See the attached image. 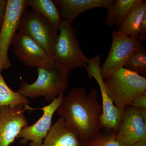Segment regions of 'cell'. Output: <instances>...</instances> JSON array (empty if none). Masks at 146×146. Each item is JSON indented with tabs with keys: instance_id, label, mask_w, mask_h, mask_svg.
<instances>
[{
	"instance_id": "6da1fadb",
	"label": "cell",
	"mask_w": 146,
	"mask_h": 146,
	"mask_svg": "<svg viewBox=\"0 0 146 146\" xmlns=\"http://www.w3.org/2000/svg\"><path fill=\"white\" fill-rule=\"evenodd\" d=\"M98 93L95 88L87 94L83 87L72 88L56 110L59 117L78 131L81 143L88 141L102 130V112Z\"/></svg>"
},
{
	"instance_id": "7a4b0ae2",
	"label": "cell",
	"mask_w": 146,
	"mask_h": 146,
	"mask_svg": "<svg viewBox=\"0 0 146 146\" xmlns=\"http://www.w3.org/2000/svg\"><path fill=\"white\" fill-rule=\"evenodd\" d=\"M36 69L38 77L36 81L29 84L20 77L21 86L17 92L26 98L44 97L50 103L59 94H64L68 88L70 70L54 61Z\"/></svg>"
},
{
	"instance_id": "3957f363",
	"label": "cell",
	"mask_w": 146,
	"mask_h": 146,
	"mask_svg": "<svg viewBox=\"0 0 146 146\" xmlns=\"http://www.w3.org/2000/svg\"><path fill=\"white\" fill-rule=\"evenodd\" d=\"M106 91L115 106L122 110L146 94V78L122 68L104 80Z\"/></svg>"
},
{
	"instance_id": "277c9868",
	"label": "cell",
	"mask_w": 146,
	"mask_h": 146,
	"mask_svg": "<svg viewBox=\"0 0 146 146\" xmlns=\"http://www.w3.org/2000/svg\"><path fill=\"white\" fill-rule=\"evenodd\" d=\"M53 60L69 70L86 68L89 59L80 48L72 24L63 21L59 28Z\"/></svg>"
},
{
	"instance_id": "5b68a950",
	"label": "cell",
	"mask_w": 146,
	"mask_h": 146,
	"mask_svg": "<svg viewBox=\"0 0 146 146\" xmlns=\"http://www.w3.org/2000/svg\"><path fill=\"white\" fill-rule=\"evenodd\" d=\"M18 32L30 37L53 59L58 32L38 13L27 9L21 17Z\"/></svg>"
},
{
	"instance_id": "8992f818",
	"label": "cell",
	"mask_w": 146,
	"mask_h": 146,
	"mask_svg": "<svg viewBox=\"0 0 146 146\" xmlns=\"http://www.w3.org/2000/svg\"><path fill=\"white\" fill-rule=\"evenodd\" d=\"M27 0H7L5 14L0 29V70L12 66L8 56V50L18 31L19 23Z\"/></svg>"
},
{
	"instance_id": "52a82bcc",
	"label": "cell",
	"mask_w": 146,
	"mask_h": 146,
	"mask_svg": "<svg viewBox=\"0 0 146 146\" xmlns=\"http://www.w3.org/2000/svg\"><path fill=\"white\" fill-rule=\"evenodd\" d=\"M100 63V55H97L89 59V63L85 68L88 77L91 79H95L100 90L102 100V112L100 118L102 129L116 132L121 123L124 110L115 106L108 94L104 80L101 74Z\"/></svg>"
},
{
	"instance_id": "ba28073f",
	"label": "cell",
	"mask_w": 146,
	"mask_h": 146,
	"mask_svg": "<svg viewBox=\"0 0 146 146\" xmlns=\"http://www.w3.org/2000/svg\"><path fill=\"white\" fill-rule=\"evenodd\" d=\"M112 39L109 54L101 67V74L104 80L113 72L123 68L128 58L142 46L146 37L140 35L137 36H126L114 30Z\"/></svg>"
},
{
	"instance_id": "9c48e42d",
	"label": "cell",
	"mask_w": 146,
	"mask_h": 146,
	"mask_svg": "<svg viewBox=\"0 0 146 146\" xmlns=\"http://www.w3.org/2000/svg\"><path fill=\"white\" fill-rule=\"evenodd\" d=\"M115 136L119 146H132L146 141V112L131 106L126 108Z\"/></svg>"
},
{
	"instance_id": "30bf717a",
	"label": "cell",
	"mask_w": 146,
	"mask_h": 146,
	"mask_svg": "<svg viewBox=\"0 0 146 146\" xmlns=\"http://www.w3.org/2000/svg\"><path fill=\"white\" fill-rule=\"evenodd\" d=\"M11 45L13 52L21 62L31 68H36L54 62L52 58L33 39L18 32Z\"/></svg>"
},
{
	"instance_id": "8fae6325",
	"label": "cell",
	"mask_w": 146,
	"mask_h": 146,
	"mask_svg": "<svg viewBox=\"0 0 146 146\" xmlns=\"http://www.w3.org/2000/svg\"><path fill=\"white\" fill-rule=\"evenodd\" d=\"M24 105L0 108V146H9L28 125Z\"/></svg>"
},
{
	"instance_id": "7c38bea8",
	"label": "cell",
	"mask_w": 146,
	"mask_h": 146,
	"mask_svg": "<svg viewBox=\"0 0 146 146\" xmlns=\"http://www.w3.org/2000/svg\"><path fill=\"white\" fill-rule=\"evenodd\" d=\"M64 97V94H59L49 104L39 108L43 111L42 117L34 124L23 128L17 137L22 138L20 143L26 144L31 141L35 145L42 143L51 126L54 114L62 103Z\"/></svg>"
},
{
	"instance_id": "4fadbf2b",
	"label": "cell",
	"mask_w": 146,
	"mask_h": 146,
	"mask_svg": "<svg viewBox=\"0 0 146 146\" xmlns=\"http://www.w3.org/2000/svg\"><path fill=\"white\" fill-rule=\"evenodd\" d=\"M28 146H82L78 131L66 122L63 118L51 125L42 143Z\"/></svg>"
},
{
	"instance_id": "5bb4252c",
	"label": "cell",
	"mask_w": 146,
	"mask_h": 146,
	"mask_svg": "<svg viewBox=\"0 0 146 146\" xmlns=\"http://www.w3.org/2000/svg\"><path fill=\"white\" fill-rule=\"evenodd\" d=\"M59 9L62 20L72 23L82 13L92 9L103 7L109 10L115 0H54Z\"/></svg>"
},
{
	"instance_id": "9a60e30c",
	"label": "cell",
	"mask_w": 146,
	"mask_h": 146,
	"mask_svg": "<svg viewBox=\"0 0 146 146\" xmlns=\"http://www.w3.org/2000/svg\"><path fill=\"white\" fill-rule=\"evenodd\" d=\"M28 7L38 13L58 32L63 22L59 9L54 0H27Z\"/></svg>"
},
{
	"instance_id": "2e32d148",
	"label": "cell",
	"mask_w": 146,
	"mask_h": 146,
	"mask_svg": "<svg viewBox=\"0 0 146 146\" xmlns=\"http://www.w3.org/2000/svg\"><path fill=\"white\" fill-rule=\"evenodd\" d=\"M146 13V1L142 0L128 13L117 31L126 36H138L141 22Z\"/></svg>"
},
{
	"instance_id": "e0dca14e",
	"label": "cell",
	"mask_w": 146,
	"mask_h": 146,
	"mask_svg": "<svg viewBox=\"0 0 146 146\" xmlns=\"http://www.w3.org/2000/svg\"><path fill=\"white\" fill-rule=\"evenodd\" d=\"M142 1L115 0L111 8L108 10L105 25L110 27L116 26L119 28L131 10Z\"/></svg>"
},
{
	"instance_id": "ac0fdd59",
	"label": "cell",
	"mask_w": 146,
	"mask_h": 146,
	"mask_svg": "<svg viewBox=\"0 0 146 146\" xmlns=\"http://www.w3.org/2000/svg\"><path fill=\"white\" fill-rule=\"evenodd\" d=\"M0 70V108L5 106H16L24 105L26 110H33L29 106L30 101L27 98L10 89L1 74Z\"/></svg>"
},
{
	"instance_id": "d6986e66",
	"label": "cell",
	"mask_w": 146,
	"mask_h": 146,
	"mask_svg": "<svg viewBox=\"0 0 146 146\" xmlns=\"http://www.w3.org/2000/svg\"><path fill=\"white\" fill-rule=\"evenodd\" d=\"M123 68L146 78V48L142 45L134 51L128 58Z\"/></svg>"
},
{
	"instance_id": "ffe728a7",
	"label": "cell",
	"mask_w": 146,
	"mask_h": 146,
	"mask_svg": "<svg viewBox=\"0 0 146 146\" xmlns=\"http://www.w3.org/2000/svg\"><path fill=\"white\" fill-rule=\"evenodd\" d=\"M116 132L113 131H102L88 141L82 144V146H119L115 136Z\"/></svg>"
},
{
	"instance_id": "44dd1931",
	"label": "cell",
	"mask_w": 146,
	"mask_h": 146,
	"mask_svg": "<svg viewBox=\"0 0 146 146\" xmlns=\"http://www.w3.org/2000/svg\"><path fill=\"white\" fill-rule=\"evenodd\" d=\"M130 106L146 112V94L136 98Z\"/></svg>"
},
{
	"instance_id": "7402d4cb",
	"label": "cell",
	"mask_w": 146,
	"mask_h": 146,
	"mask_svg": "<svg viewBox=\"0 0 146 146\" xmlns=\"http://www.w3.org/2000/svg\"><path fill=\"white\" fill-rule=\"evenodd\" d=\"M7 0H0V29L2 25L5 14Z\"/></svg>"
},
{
	"instance_id": "603a6c76",
	"label": "cell",
	"mask_w": 146,
	"mask_h": 146,
	"mask_svg": "<svg viewBox=\"0 0 146 146\" xmlns=\"http://www.w3.org/2000/svg\"><path fill=\"white\" fill-rule=\"evenodd\" d=\"M139 35L141 36L146 37V13L144 16L142 22H141V26H140V31Z\"/></svg>"
},
{
	"instance_id": "cb8c5ba5",
	"label": "cell",
	"mask_w": 146,
	"mask_h": 146,
	"mask_svg": "<svg viewBox=\"0 0 146 146\" xmlns=\"http://www.w3.org/2000/svg\"><path fill=\"white\" fill-rule=\"evenodd\" d=\"M132 146H146V141H140Z\"/></svg>"
}]
</instances>
